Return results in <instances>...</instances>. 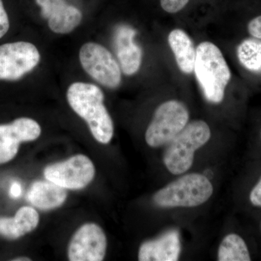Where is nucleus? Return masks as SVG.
Instances as JSON below:
<instances>
[{
  "mask_svg": "<svg viewBox=\"0 0 261 261\" xmlns=\"http://www.w3.org/2000/svg\"><path fill=\"white\" fill-rule=\"evenodd\" d=\"M42 128L32 118H20L9 124L0 125V164L12 161L18 154L20 143L39 138Z\"/></svg>",
  "mask_w": 261,
  "mask_h": 261,
  "instance_id": "9d476101",
  "label": "nucleus"
},
{
  "mask_svg": "<svg viewBox=\"0 0 261 261\" xmlns=\"http://www.w3.org/2000/svg\"><path fill=\"white\" fill-rule=\"evenodd\" d=\"M190 0H161V7L168 13H176L183 9Z\"/></svg>",
  "mask_w": 261,
  "mask_h": 261,
  "instance_id": "6ab92c4d",
  "label": "nucleus"
},
{
  "mask_svg": "<svg viewBox=\"0 0 261 261\" xmlns=\"http://www.w3.org/2000/svg\"><path fill=\"white\" fill-rule=\"evenodd\" d=\"M44 175L46 179L65 190H82L94 179L95 168L88 157L80 154L49 165L44 169Z\"/></svg>",
  "mask_w": 261,
  "mask_h": 261,
  "instance_id": "0eeeda50",
  "label": "nucleus"
},
{
  "mask_svg": "<svg viewBox=\"0 0 261 261\" xmlns=\"http://www.w3.org/2000/svg\"><path fill=\"white\" fill-rule=\"evenodd\" d=\"M168 41L182 73L190 74L194 72L196 48L191 38L185 31L176 29L170 33Z\"/></svg>",
  "mask_w": 261,
  "mask_h": 261,
  "instance_id": "dca6fc26",
  "label": "nucleus"
},
{
  "mask_svg": "<svg viewBox=\"0 0 261 261\" xmlns=\"http://www.w3.org/2000/svg\"><path fill=\"white\" fill-rule=\"evenodd\" d=\"M40 53L30 42L0 46V80L16 81L32 71L40 61Z\"/></svg>",
  "mask_w": 261,
  "mask_h": 261,
  "instance_id": "6e6552de",
  "label": "nucleus"
},
{
  "mask_svg": "<svg viewBox=\"0 0 261 261\" xmlns=\"http://www.w3.org/2000/svg\"><path fill=\"white\" fill-rule=\"evenodd\" d=\"M81 64L98 83L108 88H117L121 82V69L113 55L101 44H84L80 51Z\"/></svg>",
  "mask_w": 261,
  "mask_h": 261,
  "instance_id": "423d86ee",
  "label": "nucleus"
},
{
  "mask_svg": "<svg viewBox=\"0 0 261 261\" xmlns=\"http://www.w3.org/2000/svg\"><path fill=\"white\" fill-rule=\"evenodd\" d=\"M137 31L128 25L117 27L113 44L118 63L125 75L135 74L140 69L142 61V48L135 42Z\"/></svg>",
  "mask_w": 261,
  "mask_h": 261,
  "instance_id": "f8f14e48",
  "label": "nucleus"
},
{
  "mask_svg": "<svg viewBox=\"0 0 261 261\" xmlns=\"http://www.w3.org/2000/svg\"><path fill=\"white\" fill-rule=\"evenodd\" d=\"M22 193L21 186L18 182H14L10 189V195L13 198H17L20 197Z\"/></svg>",
  "mask_w": 261,
  "mask_h": 261,
  "instance_id": "5701e85b",
  "label": "nucleus"
},
{
  "mask_svg": "<svg viewBox=\"0 0 261 261\" xmlns=\"http://www.w3.org/2000/svg\"><path fill=\"white\" fill-rule=\"evenodd\" d=\"M250 252L243 238L236 233L225 237L220 245L218 260L250 261Z\"/></svg>",
  "mask_w": 261,
  "mask_h": 261,
  "instance_id": "f3484780",
  "label": "nucleus"
},
{
  "mask_svg": "<svg viewBox=\"0 0 261 261\" xmlns=\"http://www.w3.org/2000/svg\"><path fill=\"white\" fill-rule=\"evenodd\" d=\"M36 3L43 18L48 19L49 29L56 34H69L82 22L81 10L65 0H36Z\"/></svg>",
  "mask_w": 261,
  "mask_h": 261,
  "instance_id": "9b49d317",
  "label": "nucleus"
},
{
  "mask_svg": "<svg viewBox=\"0 0 261 261\" xmlns=\"http://www.w3.org/2000/svg\"><path fill=\"white\" fill-rule=\"evenodd\" d=\"M39 214L29 206L20 207L14 217L0 218V235L10 240H16L37 227Z\"/></svg>",
  "mask_w": 261,
  "mask_h": 261,
  "instance_id": "2eb2a0df",
  "label": "nucleus"
},
{
  "mask_svg": "<svg viewBox=\"0 0 261 261\" xmlns=\"http://www.w3.org/2000/svg\"><path fill=\"white\" fill-rule=\"evenodd\" d=\"M181 252L179 233L176 230L167 231L155 240L141 245L138 259L140 261H176Z\"/></svg>",
  "mask_w": 261,
  "mask_h": 261,
  "instance_id": "ddd939ff",
  "label": "nucleus"
},
{
  "mask_svg": "<svg viewBox=\"0 0 261 261\" xmlns=\"http://www.w3.org/2000/svg\"><path fill=\"white\" fill-rule=\"evenodd\" d=\"M247 30L252 37L261 40V15L252 19L249 22Z\"/></svg>",
  "mask_w": 261,
  "mask_h": 261,
  "instance_id": "412c9836",
  "label": "nucleus"
},
{
  "mask_svg": "<svg viewBox=\"0 0 261 261\" xmlns=\"http://www.w3.org/2000/svg\"><path fill=\"white\" fill-rule=\"evenodd\" d=\"M237 56L245 69L261 74V41L259 39L243 41L237 48Z\"/></svg>",
  "mask_w": 261,
  "mask_h": 261,
  "instance_id": "a211bd4d",
  "label": "nucleus"
},
{
  "mask_svg": "<svg viewBox=\"0 0 261 261\" xmlns=\"http://www.w3.org/2000/svg\"><path fill=\"white\" fill-rule=\"evenodd\" d=\"M107 238L102 228L94 223L81 226L70 240L68 249L70 261H101L106 256Z\"/></svg>",
  "mask_w": 261,
  "mask_h": 261,
  "instance_id": "1a4fd4ad",
  "label": "nucleus"
},
{
  "mask_svg": "<svg viewBox=\"0 0 261 261\" xmlns=\"http://www.w3.org/2000/svg\"><path fill=\"white\" fill-rule=\"evenodd\" d=\"M27 200L41 210H51L60 207L67 198L65 188L49 181L34 182L27 194Z\"/></svg>",
  "mask_w": 261,
  "mask_h": 261,
  "instance_id": "4468645a",
  "label": "nucleus"
},
{
  "mask_svg": "<svg viewBox=\"0 0 261 261\" xmlns=\"http://www.w3.org/2000/svg\"><path fill=\"white\" fill-rule=\"evenodd\" d=\"M210 127L203 121H194L186 126L167 144L163 155L166 168L174 175L186 172L193 164L197 149L211 139Z\"/></svg>",
  "mask_w": 261,
  "mask_h": 261,
  "instance_id": "7ed1b4c3",
  "label": "nucleus"
},
{
  "mask_svg": "<svg viewBox=\"0 0 261 261\" xmlns=\"http://www.w3.org/2000/svg\"><path fill=\"white\" fill-rule=\"evenodd\" d=\"M250 200L252 205L261 207V178L250 192Z\"/></svg>",
  "mask_w": 261,
  "mask_h": 261,
  "instance_id": "4be33fe9",
  "label": "nucleus"
},
{
  "mask_svg": "<svg viewBox=\"0 0 261 261\" xmlns=\"http://www.w3.org/2000/svg\"><path fill=\"white\" fill-rule=\"evenodd\" d=\"M194 73L206 100L214 104L222 102L231 73L217 46L210 42L199 44Z\"/></svg>",
  "mask_w": 261,
  "mask_h": 261,
  "instance_id": "f03ea898",
  "label": "nucleus"
},
{
  "mask_svg": "<svg viewBox=\"0 0 261 261\" xmlns=\"http://www.w3.org/2000/svg\"><path fill=\"white\" fill-rule=\"evenodd\" d=\"M13 260H14V261H29V260H31V259L29 258V257H16V258L13 259Z\"/></svg>",
  "mask_w": 261,
  "mask_h": 261,
  "instance_id": "b1692460",
  "label": "nucleus"
},
{
  "mask_svg": "<svg viewBox=\"0 0 261 261\" xmlns=\"http://www.w3.org/2000/svg\"><path fill=\"white\" fill-rule=\"evenodd\" d=\"M10 28L9 18L4 8L3 0H0V39L4 37Z\"/></svg>",
  "mask_w": 261,
  "mask_h": 261,
  "instance_id": "aec40b11",
  "label": "nucleus"
},
{
  "mask_svg": "<svg viewBox=\"0 0 261 261\" xmlns=\"http://www.w3.org/2000/svg\"><path fill=\"white\" fill-rule=\"evenodd\" d=\"M213 192L214 187L206 176L189 173L160 190L153 200L162 207H196L208 200Z\"/></svg>",
  "mask_w": 261,
  "mask_h": 261,
  "instance_id": "20e7f679",
  "label": "nucleus"
},
{
  "mask_svg": "<svg viewBox=\"0 0 261 261\" xmlns=\"http://www.w3.org/2000/svg\"><path fill=\"white\" fill-rule=\"evenodd\" d=\"M190 113L185 105L177 100L163 103L156 109L146 130L145 140L149 147L167 145L188 123Z\"/></svg>",
  "mask_w": 261,
  "mask_h": 261,
  "instance_id": "39448f33",
  "label": "nucleus"
},
{
  "mask_svg": "<svg viewBox=\"0 0 261 261\" xmlns=\"http://www.w3.org/2000/svg\"><path fill=\"white\" fill-rule=\"evenodd\" d=\"M67 99L73 111L87 122L94 138L99 143H109L114 126L100 88L94 84L75 82L68 88Z\"/></svg>",
  "mask_w": 261,
  "mask_h": 261,
  "instance_id": "f257e3e1",
  "label": "nucleus"
}]
</instances>
